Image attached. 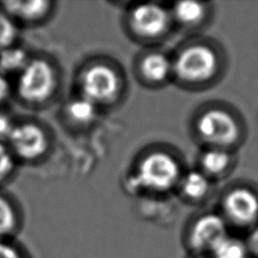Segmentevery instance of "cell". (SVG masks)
Instances as JSON below:
<instances>
[{
    "label": "cell",
    "instance_id": "obj_1",
    "mask_svg": "<svg viewBox=\"0 0 258 258\" xmlns=\"http://www.w3.org/2000/svg\"><path fill=\"white\" fill-rule=\"evenodd\" d=\"M54 87V74L51 67L42 59L28 61L20 72L17 91L20 97L31 103L44 101Z\"/></svg>",
    "mask_w": 258,
    "mask_h": 258
},
{
    "label": "cell",
    "instance_id": "obj_20",
    "mask_svg": "<svg viewBox=\"0 0 258 258\" xmlns=\"http://www.w3.org/2000/svg\"><path fill=\"white\" fill-rule=\"evenodd\" d=\"M13 159L8 149L0 143V181L4 179L12 170Z\"/></svg>",
    "mask_w": 258,
    "mask_h": 258
},
{
    "label": "cell",
    "instance_id": "obj_12",
    "mask_svg": "<svg viewBox=\"0 0 258 258\" xmlns=\"http://www.w3.org/2000/svg\"><path fill=\"white\" fill-rule=\"evenodd\" d=\"M214 258H247L245 244L239 239L226 236L213 249Z\"/></svg>",
    "mask_w": 258,
    "mask_h": 258
},
{
    "label": "cell",
    "instance_id": "obj_6",
    "mask_svg": "<svg viewBox=\"0 0 258 258\" xmlns=\"http://www.w3.org/2000/svg\"><path fill=\"white\" fill-rule=\"evenodd\" d=\"M118 88V80L115 73L106 66H94L90 68L83 79L85 97L97 101L111 99Z\"/></svg>",
    "mask_w": 258,
    "mask_h": 258
},
{
    "label": "cell",
    "instance_id": "obj_10",
    "mask_svg": "<svg viewBox=\"0 0 258 258\" xmlns=\"http://www.w3.org/2000/svg\"><path fill=\"white\" fill-rule=\"evenodd\" d=\"M7 12L25 21H32L42 17L49 6L45 0H8L3 2Z\"/></svg>",
    "mask_w": 258,
    "mask_h": 258
},
{
    "label": "cell",
    "instance_id": "obj_9",
    "mask_svg": "<svg viewBox=\"0 0 258 258\" xmlns=\"http://www.w3.org/2000/svg\"><path fill=\"white\" fill-rule=\"evenodd\" d=\"M132 26L141 35L155 36L166 26L167 15L165 11L155 4H142L132 13Z\"/></svg>",
    "mask_w": 258,
    "mask_h": 258
},
{
    "label": "cell",
    "instance_id": "obj_11",
    "mask_svg": "<svg viewBox=\"0 0 258 258\" xmlns=\"http://www.w3.org/2000/svg\"><path fill=\"white\" fill-rule=\"evenodd\" d=\"M141 70L147 79L160 81L166 77L169 71V61L160 53H152L143 59Z\"/></svg>",
    "mask_w": 258,
    "mask_h": 258
},
{
    "label": "cell",
    "instance_id": "obj_23",
    "mask_svg": "<svg viewBox=\"0 0 258 258\" xmlns=\"http://www.w3.org/2000/svg\"><path fill=\"white\" fill-rule=\"evenodd\" d=\"M251 250L258 256V226L252 231L249 240Z\"/></svg>",
    "mask_w": 258,
    "mask_h": 258
},
{
    "label": "cell",
    "instance_id": "obj_22",
    "mask_svg": "<svg viewBox=\"0 0 258 258\" xmlns=\"http://www.w3.org/2000/svg\"><path fill=\"white\" fill-rule=\"evenodd\" d=\"M0 258H21L15 248L0 242Z\"/></svg>",
    "mask_w": 258,
    "mask_h": 258
},
{
    "label": "cell",
    "instance_id": "obj_15",
    "mask_svg": "<svg viewBox=\"0 0 258 258\" xmlns=\"http://www.w3.org/2000/svg\"><path fill=\"white\" fill-rule=\"evenodd\" d=\"M182 188L185 195L189 198L199 199L206 194L208 189V180L202 173L191 171L184 177Z\"/></svg>",
    "mask_w": 258,
    "mask_h": 258
},
{
    "label": "cell",
    "instance_id": "obj_24",
    "mask_svg": "<svg viewBox=\"0 0 258 258\" xmlns=\"http://www.w3.org/2000/svg\"><path fill=\"white\" fill-rule=\"evenodd\" d=\"M8 92H9L8 83L0 72V103L7 97Z\"/></svg>",
    "mask_w": 258,
    "mask_h": 258
},
{
    "label": "cell",
    "instance_id": "obj_14",
    "mask_svg": "<svg viewBox=\"0 0 258 258\" xmlns=\"http://www.w3.org/2000/svg\"><path fill=\"white\" fill-rule=\"evenodd\" d=\"M68 113L71 118L77 122H89L94 118L96 113L95 102L86 97L77 99L69 105Z\"/></svg>",
    "mask_w": 258,
    "mask_h": 258
},
{
    "label": "cell",
    "instance_id": "obj_16",
    "mask_svg": "<svg viewBox=\"0 0 258 258\" xmlns=\"http://www.w3.org/2000/svg\"><path fill=\"white\" fill-rule=\"evenodd\" d=\"M204 9L203 6L194 1L178 2L175 6V13L179 20L185 23H192L201 19Z\"/></svg>",
    "mask_w": 258,
    "mask_h": 258
},
{
    "label": "cell",
    "instance_id": "obj_2",
    "mask_svg": "<svg viewBox=\"0 0 258 258\" xmlns=\"http://www.w3.org/2000/svg\"><path fill=\"white\" fill-rule=\"evenodd\" d=\"M217 59L215 53L206 46H191L177 57L174 69L179 78L189 82L209 79L215 72Z\"/></svg>",
    "mask_w": 258,
    "mask_h": 258
},
{
    "label": "cell",
    "instance_id": "obj_4",
    "mask_svg": "<svg viewBox=\"0 0 258 258\" xmlns=\"http://www.w3.org/2000/svg\"><path fill=\"white\" fill-rule=\"evenodd\" d=\"M198 128L205 139L216 144H230L238 134L234 119L220 110L205 113L199 120Z\"/></svg>",
    "mask_w": 258,
    "mask_h": 258
},
{
    "label": "cell",
    "instance_id": "obj_3",
    "mask_svg": "<svg viewBox=\"0 0 258 258\" xmlns=\"http://www.w3.org/2000/svg\"><path fill=\"white\" fill-rule=\"evenodd\" d=\"M178 175L176 162L167 154L157 152L147 156L141 163L138 180L153 189H166L171 186Z\"/></svg>",
    "mask_w": 258,
    "mask_h": 258
},
{
    "label": "cell",
    "instance_id": "obj_13",
    "mask_svg": "<svg viewBox=\"0 0 258 258\" xmlns=\"http://www.w3.org/2000/svg\"><path fill=\"white\" fill-rule=\"evenodd\" d=\"M27 62L25 51L19 47L9 46L0 51V71L21 72Z\"/></svg>",
    "mask_w": 258,
    "mask_h": 258
},
{
    "label": "cell",
    "instance_id": "obj_19",
    "mask_svg": "<svg viewBox=\"0 0 258 258\" xmlns=\"http://www.w3.org/2000/svg\"><path fill=\"white\" fill-rule=\"evenodd\" d=\"M15 225V214L10 204L0 197V235L10 232Z\"/></svg>",
    "mask_w": 258,
    "mask_h": 258
},
{
    "label": "cell",
    "instance_id": "obj_17",
    "mask_svg": "<svg viewBox=\"0 0 258 258\" xmlns=\"http://www.w3.org/2000/svg\"><path fill=\"white\" fill-rule=\"evenodd\" d=\"M229 163V156L226 152L221 150H211L204 155L203 164L205 168L212 172H221Z\"/></svg>",
    "mask_w": 258,
    "mask_h": 258
},
{
    "label": "cell",
    "instance_id": "obj_8",
    "mask_svg": "<svg viewBox=\"0 0 258 258\" xmlns=\"http://www.w3.org/2000/svg\"><path fill=\"white\" fill-rule=\"evenodd\" d=\"M225 208L231 219L240 224L252 223L258 217V199L245 188L230 192L225 201Z\"/></svg>",
    "mask_w": 258,
    "mask_h": 258
},
{
    "label": "cell",
    "instance_id": "obj_5",
    "mask_svg": "<svg viewBox=\"0 0 258 258\" xmlns=\"http://www.w3.org/2000/svg\"><path fill=\"white\" fill-rule=\"evenodd\" d=\"M9 141L15 153L23 159H34L46 149L44 132L32 123H23L13 127Z\"/></svg>",
    "mask_w": 258,
    "mask_h": 258
},
{
    "label": "cell",
    "instance_id": "obj_7",
    "mask_svg": "<svg viewBox=\"0 0 258 258\" xmlns=\"http://www.w3.org/2000/svg\"><path fill=\"white\" fill-rule=\"evenodd\" d=\"M226 236V225L223 219L211 214L197 221L190 233V243L197 249L212 250Z\"/></svg>",
    "mask_w": 258,
    "mask_h": 258
},
{
    "label": "cell",
    "instance_id": "obj_21",
    "mask_svg": "<svg viewBox=\"0 0 258 258\" xmlns=\"http://www.w3.org/2000/svg\"><path fill=\"white\" fill-rule=\"evenodd\" d=\"M12 129H13V126L11 125L8 117L0 113V139L6 138V137L9 138Z\"/></svg>",
    "mask_w": 258,
    "mask_h": 258
},
{
    "label": "cell",
    "instance_id": "obj_18",
    "mask_svg": "<svg viewBox=\"0 0 258 258\" xmlns=\"http://www.w3.org/2000/svg\"><path fill=\"white\" fill-rule=\"evenodd\" d=\"M16 36V28L10 18L0 12V51L11 46Z\"/></svg>",
    "mask_w": 258,
    "mask_h": 258
}]
</instances>
